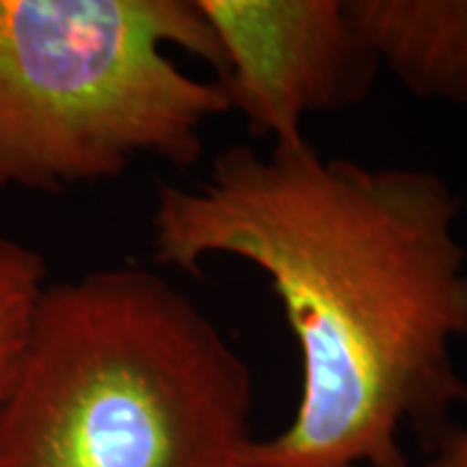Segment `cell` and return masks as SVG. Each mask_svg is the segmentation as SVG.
I'll use <instances>...</instances> for the list:
<instances>
[{
	"instance_id": "obj_1",
	"label": "cell",
	"mask_w": 467,
	"mask_h": 467,
	"mask_svg": "<svg viewBox=\"0 0 467 467\" xmlns=\"http://www.w3.org/2000/svg\"><path fill=\"white\" fill-rule=\"evenodd\" d=\"M459 210L435 173L325 159L307 139L234 145L195 186H159L156 262H249L299 344L301 400L255 441V467H409L402 435L431 452L454 431L467 405L452 358L467 336Z\"/></svg>"
},
{
	"instance_id": "obj_2",
	"label": "cell",
	"mask_w": 467,
	"mask_h": 467,
	"mask_svg": "<svg viewBox=\"0 0 467 467\" xmlns=\"http://www.w3.org/2000/svg\"><path fill=\"white\" fill-rule=\"evenodd\" d=\"M254 379L184 292L141 266L48 284L0 400V467H255Z\"/></svg>"
},
{
	"instance_id": "obj_3",
	"label": "cell",
	"mask_w": 467,
	"mask_h": 467,
	"mask_svg": "<svg viewBox=\"0 0 467 467\" xmlns=\"http://www.w3.org/2000/svg\"><path fill=\"white\" fill-rule=\"evenodd\" d=\"M165 46L223 74L197 0H0V189L102 182L141 156L195 165L230 100Z\"/></svg>"
},
{
	"instance_id": "obj_4",
	"label": "cell",
	"mask_w": 467,
	"mask_h": 467,
	"mask_svg": "<svg viewBox=\"0 0 467 467\" xmlns=\"http://www.w3.org/2000/svg\"><path fill=\"white\" fill-rule=\"evenodd\" d=\"M217 35L230 109L273 145L303 141L312 113L368 98L381 66L348 0H197Z\"/></svg>"
},
{
	"instance_id": "obj_5",
	"label": "cell",
	"mask_w": 467,
	"mask_h": 467,
	"mask_svg": "<svg viewBox=\"0 0 467 467\" xmlns=\"http://www.w3.org/2000/svg\"><path fill=\"white\" fill-rule=\"evenodd\" d=\"M348 11L409 93L467 104V0H348Z\"/></svg>"
},
{
	"instance_id": "obj_6",
	"label": "cell",
	"mask_w": 467,
	"mask_h": 467,
	"mask_svg": "<svg viewBox=\"0 0 467 467\" xmlns=\"http://www.w3.org/2000/svg\"><path fill=\"white\" fill-rule=\"evenodd\" d=\"M46 288L48 268L39 251L0 236V400L25 359Z\"/></svg>"
},
{
	"instance_id": "obj_7",
	"label": "cell",
	"mask_w": 467,
	"mask_h": 467,
	"mask_svg": "<svg viewBox=\"0 0 467 467\" xmlns=\"http://www.w3.org/2000/svg\"><path fill=\"white\" fill-rule=\"evenodd\" d=\"M424 467H467V431H451L431 451V461Z\"/></svg>"
}]
</instances>
